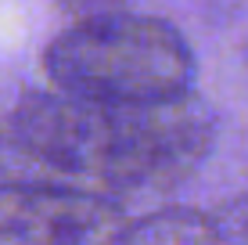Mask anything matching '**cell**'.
I'll use <instances>...</instances> for the list:
<instances>
[{"mask_svg":"<svg viewBox=\"0 0 248 245\" xmlns=\"http://www.w3.org/2000/svg\"><path fill=\"white\" fill-rule=\"evenodd\" d=\"M4 133L22 155L101 191H162L194 173L216 141V115L191 90L166 101H101L36 90Z\"/></svg>","mask_w":248,"mask_h":245,"instance_id":"cell-1","label":"cell"},{"mask_svg":"<svg viewBox=\"0 0 248 245\" xmlns=\"http://www.w3.org/2000/svg\"><path fill=\"white\" fill-rule=\"evenodd\" d=\"M58 90L101 101H166L191 90L194 54L176 25L148 15H93L44 54Z\"/></svg>","mask_w":248,"mask_h":245,"instance_id":"cell-2","label":"cell"},{"mask_svg":"<svg viewBox=\"0 0 248 245\" xmlns=\"http://www.w3.org/2000/svg\"><path fill=\"white\" fill-rule=\"evenodd\" d=\"M126 224L105 191L0 184V245H115Z\"/></svg>","mask_w":248,"mask_h":245,"instance_id":"cell-3","label":"cell"},{"mask_svg":"<svg viewBox=\"0 0 248 245\" xmlns=\"http://www.w3.org/2000/svg\"><path fill=\"white\" fill-rule=\"evenodd\" d=\"M115 245H227V234L205 213L158 209L137 224H126Z\"/></svg>","mask_w":248,"mask_h":245,"instance_id":"cell-4","label":"cell"},{"mask_svg":"<svg viewBox=\"0 0 248 245\" xmlns=\"http://www.w3.org/2000/svg\"><path fill=\"white\" fill-rule=\"evenodd\" d=\"M126 0H65V7H72L79 18H93V15H112L123 11Z\"/></svg>","mask_w":248,"mask_h":245,"instance_id":"cell-5","label":"cell"}]
</instances>
